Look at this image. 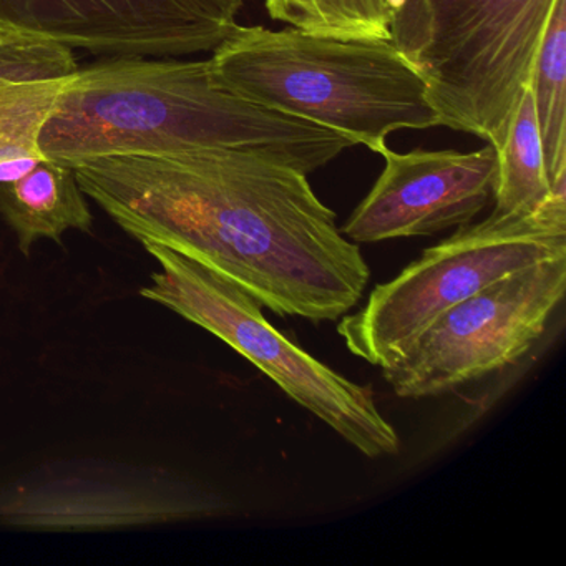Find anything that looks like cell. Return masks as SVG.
Wrapping results in <instances>:
<instances>
[{"instance_id":"6da1fadb","label":"cell","mask_w":566,"mask_h":566,"mask_svg":"<svg viewBox=\"0 0 566 566\" xmlns=\"http://www.w3.org/2000/svg\"><path fill=\"white\" fill-rule=\"evenodd\" d=\"M82 191L135 240L165 244L281 317L337 321L370 268L307 175L254 151L111 155L75 165Z\"/></svg>"},{"instance_id":"7a4b0ae2","label":"cell","mask_w":566,"mask_h":566,"mask_svg":"<svg viewBox=\"0 0 566 566\" xmlns=\"http://www.w3.org/2000/svg\"><path fill=\"white\" fill-rule=\"evenodd\" d=\"M350 147L333 128L231 91L210 59L111 57L78 67L39 134L41 154L69 167L111 155L228 148L310 175Z\"/></svg>"},{"instance_id":"3957f363","label":"cell","mask_w":566,"mask_h":566,"mask_svg":"<svg viewBox=\"0 0 566 566\" xmlns=\"http://www.w3.org/2000/svg\"><path fill=\"white\" fill-rule=\"evenodd\" d=\"M210 64L231 91L333 128L374 154L394 132L440 127L426 77L392 39L238 25Z\"/></svg>"},{"instance_id":"277c9868","label":"cell","mask_w":566,"mask_h":566,"mask_svg":"<svg viewBox=\"0 0 566 566\" xmlns=\"http://www.w3.org/2000/svg\"><path fill=\"white\" fill-rule=\"evenodd\" d=\"M566 256V190L535 210L499 213L423 251L366 306L340 317L337 333L350 354L384 367L437 316L490 284L546 260Z\"/></svg>"},{"instance_id":"5b68a950","label":"cell","mask_w":566,"mask_h":566,"mask_svg":"<svg viewBox=\"0 0 566 566\" xmlns=\"http://www.w3.org/2000/svg\"><path fill=\"white\" fill-rule=\"evenodd\" d=\"M142 247L160 264L142 287V297L233 347L363 455L399 453V433L380 413L373 387L340 376L287 339L237 284L165 244L144 241Z\"/></svg>"},{"instance_id":"8992f818","label":"cell","mask_w":566,"mask_h":566,"mask_svg":"<svg viewBox=\"0 0 566 566\" xmlns=\"http://www.w3.org/2000/svg\"><path fill=\"white\" fill-rule=\"evenodd\" d=\"M556 0H429L417 67L440 127L499 148Z\"/></svg>"},{"instance_id":"52a82bcc","label":"cell","mask_w":566,"mask_h":566,"mask_svg":"<svg viewBox=\"0 0 566 566\" xmlns=\"http://www.w3.org/2000/svg\"><path fill=\"white\" fill-rule=\"evenodd\" d=\"M566 256L542 261L437 316L380 367L394 392L426 399L518 363L545 334L565 297Z\"/></svg>"},{"instance_id":"ba28073f","label":"cell","mask_w":566,"mask_h":566,"mask_svg":"<svg viewBox=\"0 0 566 566\" xmlns=\"http://www.w3.org/2000/svg\"><path fill=\"white\" fill-rule=\"evenodd\" d=\"M248 0H0V31L108 57L213 52Z\"/></svg>"},{"instance_id":"9c48e42d","label":"cell","mask_w":566,"mask_h":566,"mask_svg":"<svg viewBox=\"0 0 566 566\" xmlns=\"http://www.w3.org/2000/svg\"><path fill=\"white\" fill-rule=\"evenodd\" d=\"M382 174L340 228L354 243L433 237L465 227L493 198L496 150H417L384 148Z\"/></svg>"},{"instance_id":"30bf717a","label":"cell","mask_w":566,"mask_h":566,"mask_svg":"<svg viewBox=\"0 0 566 566\" xmlns=\"http://www.w3.org/2000/svg\"><path fill=\"white\" fill-rule=\"evenodd\" d=\"M77 69L64 45L0 31V185L44 160L39 134Z\"/></svg>"},{"instance_id":"8fae6325","label":"cell","mask_w":566,"mask_h":566,"mask_svg":"<svg viewBox=\"0 0 566 566\" xmlns=\"http://www.w3.org/2000/svg\"><path fill=\"white\" fill-rule=\"evenodd\" d=\"M0 217L29 256L39 240L61 243L67 231L92 233L94 214L74 168L44 158L28 175L0 185Z\"/></svg>"},{"instance_id":"7c38bea8","label":"cell","mask_w":566,"mask_h":566,"mask_svg":"<svg viewBox=\"0 0 566 566\" xmlns=\"http://www.w3.org/2000/svg\"><path fill=\"white\" fill-rule=\"evenodd\" d=\"M530 87L549 187L566 190V0H556L549 15Z\"/></svg>"},{"instance_id":"4fadbf2b","label":"cell","mask_w":566,"mask_h":566,"mask_svg":"<svg viewBox=\"0 0 566 566\" xmlns=\"http://www.w3.org/2000/svg\"><path fill=\"white\" fill-rule=\"evenodd\" d=\"M496 150L493 198L499 213L535 210L555 191L546 177L542 137L536 124L532 87L526 85L510 118L505 138ZM565 191V190H556Z\"/></svg>"},{"instance_id":"5bb4252c","label":"cell","mask_w":566,"mask_h":566,"mask_svg":"<svg viewBox=\"0 0 566 566\" xmlns=\"http://www.w3.org/2000/svg\"><path fill=\"white\" fill-rule=\"evenodd\" d=\"M273 21L311 34L390 39L386 0H266Z\"/></svg>"}]
</instances>
